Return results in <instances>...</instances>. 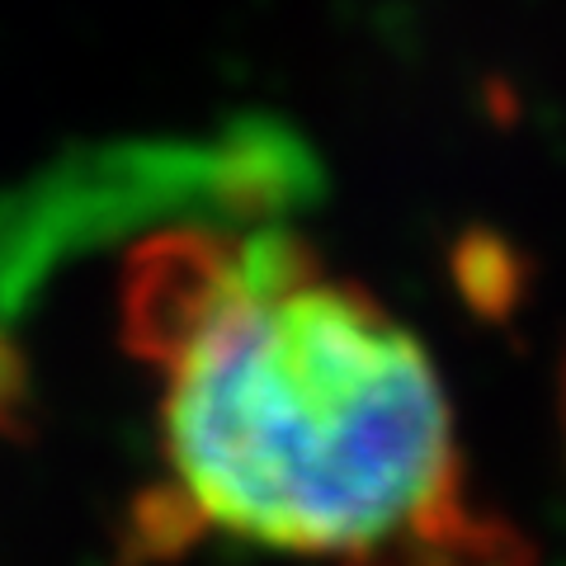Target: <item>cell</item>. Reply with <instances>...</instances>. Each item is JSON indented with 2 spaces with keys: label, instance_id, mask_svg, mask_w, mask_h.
I'll return each mask as SVG.
<instances>
[{
  "label": "cell",
  "instance_id": "6da1fadb",
  "mask_svg": "<svg viewBox=\"0 0 566 566\" xmlns=\"http://www.w3.org/2000/svg\"><path fill=\"white\" fill-rule=\"evenodd\" d=\"M123 345L151 382L156 538L322 566H534L476 505L439 364L283 227L189 222L133 245Z\"/></svg>",
  "mask_w": 566,
  "mask_h": 566
}]
</instances>
